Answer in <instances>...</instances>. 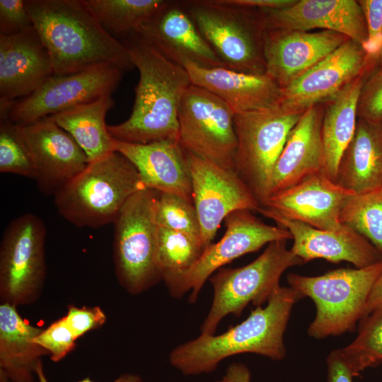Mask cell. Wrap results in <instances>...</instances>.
<instances>
[{
  "instance_id": "6da1fadb",
  "label": "cell",
  "mask_w": 382,
  "mask_h": 382,
  "mask_svg": "<svg viewBox=\"0 0 382 382\" xmlns=\"http://www.w3.org/2000/svg\"><path fill=\"white\" fill-rule=\"evenodd\" d=\"M120 40L139 72V80L129 117L108 125L110 134L116 140L129 143L179 141L178 110L192 84L187 71L135 33Z\"/></svg>"
},
{
  "instance_id": "7a4b0ae2",
  "label": "cell",
  "mask_w": 382,
  "mask_h": 382,
  "mask_svg": "<svg viewBox=\"0 0 382 382\" xmlns=\"http://www.w3.org/2000/svg\"><path fill=\"white\" fill-rule=\"evenodd\" d=\"M54 74L66 75L102 64L134 67L123 42L107 32L81 0H25Z\"/></svg>"
},
{
  "instance_id": "3957f363",
  "label": "cell",
  "mask_w": 382,
  "mask_h": 382,
  "mask_svg": "<svg viewBox=\"0 0 382 382\" xmlns=\"http://www.w3.org/2000/svg\"><path fill=\"white\" fill-rule=\"evenodd\" d=\"M303 298L294 289L279 286L265 307H256L239 324L217 335L201 333L175 347L169 354V363L190 376L209 374L224 359L239 354L282 360L286 354L284 335L292 308Z\"/></svg>"
},
{
  "instance_id": "277c9868",
  "label": "cell",
  "mask_w": 382,
  "mask_h": 382,
  "mask_svg": "<svg viewBox=\"0 0 382 382\" xmlns=\"http://www.w3.org/2000/svg\"><path fill=\"white\" fill-rule=\"evenodd\" d=\"M148 188L135 166L113 151L87 166L54 196L59 214L79 228L113 223L126 202Z\"/></svg>"
},
{
  "instance_id": "5b68a950",
  "label": "cell",
  "mask_w": 382,
  "mask_h": 382,
  "mask_svg": "<svg viewBox=\"0 0 382 382\" xmlns=\"http://www.w3.org/2000/svg\"><path fill=\"white\" fill-rule=\"evenodd\" d=\"M382 273V261L363 268H341L315 277L290 273L289 286L315 303L308 335L324 339L352 331L366 317L372 288Z\"/></svg>"
},
{
  "instance_id": "8992f818",
  "label": "cell",
  "mask_w": 382,
  "mask_h": 382,
  "mask_svg": "<svg viewBox=\"0 0 382 382\" xmlns=\"http://www.w3.org/2000/svg\"><path fill=\"white\" fill-rule=\"evenodd\" d=\"M158 195L151 188L134 194L113 222L115 275L132 295L140 294L161 280L157 257Z\"/></svg>"
},
{
  "instance_id": "52a82bcc",
  "label": "cell",
  "mask_w": 382,
  "mask_h": 382,
  "mask_svg": "<svg viewBox=\"0 0 382 382\" xmlns=\"http://www.w3.org/2000/svg\"><path fill=\"white\" fill-rule=\"evenodd\" d=\"M183 4L226 69L265 74V28L260 10L228 4L223 0H192Z\"/></svg>"
},
{
  "instance_id": "ba28073f",
  "label": "cell",
  "mask_w": 382,
  "mask_h": 382,
  "mask_svg": "<svg viewBox=\"0 0 382 382\" xmlns=\"http://www.w3.org/2000/svg\"><path fill=\"white\" fill-rule=\"evenodd\" d=\"M286 241L271 242L252 262L238 268H220L209 277L213 299L200 326L202 334H215L222 319L229 314L239 316L250 303L262 306L280 286L285 270L304 263L287 248Z\"/></svg>"
},
{
  "instance_id": "9c48e42d",
  "label": "cell",
  "mask_w": 382,
  "mask_h": 382,
  "mask_svg": "<svg viewBox=\"0 0 382 382\" xmlns=\"http://www.w3.org/2000/svg\"><path fill=\"white\" fill-rule=\"evenodd\" d=\"M305 111L280 106L234 115L237 137L234 171L261 207L269 197L272 171L288 136Z\"/></svg>"
},
{
  "instance_id": "30bf717a",
  "label": "cell",
  "mask_w": 382,
  "mask_h": 382,
  "mask_svg": "<svg viewBox=\"0 0 382 382\" xmlns=\"http://www.w3.org/2000/svg\"><path fill=\"white\" fill-rule=\"evenodd\" d=\"M43 221L32 213L13 219L0 245V301L15 306L36 302L46 278Z\"/></svg>"
},
{
  "instance_id": "8fae6325",
  "label": "cell",
  "mask_w": 382,
  "mask_h": 382,
  "mask_svg": "<svg viewBox=\"0 0 382 382\" xmlns=\"http://www.w3.org/2000/svg\"><path fill=\"white\" fill-rule=\"evenodd\" d=\"M235 113L220 98L191 84L178 110L179 142L188 153L234 170Z\"/></svg>"
},
{
  "instance_id": "7c38bea8",
  "label": "cell",
  "mask_w": 382,
  "mask_h": 382,
  "mask_svg": "<svg viewBox=\"0 0 382 382\" xmlns=\"http://www.w3.org/2000/svg\"><path fill=\"white\" fill-rule=\"evenodd\" d=\"M123 71L102 64L84 71L49 77L30 95L13 101H0V115L25 126L70 108L112 94Z\"/></svg>"
},
{
  "instance_id": "4fadbf2b",
  "label": "cell",
  "mask_w": 382,
  "mask_h": 382,
  "mask_svg": "<svg viewBox=\"0 0 382 382\" xmlns=\"http://www.w3.org/2000/svg\"><path fill=\"white\" fill-rule=\"evenodd\" d=\"M251 212L238 210L225 218L224 235L219 242L209 245L182 277L175 298L180 299L190 291L189 301L195 303L205 282L224 265L271 242L292 239L287 229L267 225Z\"/></svg>"
},
{
  "instance_id": "5bb4252c",
  "label": "cell",
  "mask_w": 382,
  "mask_h": 382,
  "mask_svg": "<svg viewBox=\"0 0 382 382\" xmlns=\"http://www.w3.org/2000/svg\"><path fill=\"white\" fill-rule=\"evenodd\" d=\"M187 154L193 202L205 250L228 214L244 209L258 212L261 205L234 170L225 169L188 152Z\"/></svg>"
},
{
  "instance_id": "9a60e30c",
  "label": "cell",
  "mask_w": 382,
  "mask_h": 382,
  "mask_svg": "<svg viewBox=\"0 0 382 382\" xmlns=\"http://www.w3.org/2000/svg\"><path fill=\"white\" fill-rule=\"evenodd\" d=\"M371 72L363 47L349 39L282 88L279 106L291 111H305L330 101L356 78Z\"/></svg>"
},
{
  "instance_id": "2e32d148",
  "label": "cell",
  "mask_w": 382,
  "mask_h": 382,
  "mask_svg": "<svg viewBox=\"0 0 382 382\" xmlns=\"http://www.w3.org/2000/svg\"><path fill=\"white\" fill-rule=\"evenodd\" d=\"M30 149L38 189L54 196L88 164L83 150L51 117L21 126Z\"/></svg>"
},
{
  "instance_id": "e0dca14e",
  "label": "cell",
  "mask_w": 382,
  "mask_h": 382,
  "mask_svg": "<svg viewBox=\"0 0 382 382\" xmlns=\"http://www.w3.org/2000/svg\"><path fill=\"white\" fill-rule=\"evenodd\" d=\"M258 212L290 232L294 241L290 249L304 263L324 259L334 263L346 261L363 268L382 261L375 247L345 224L335 230H322L284 218L266 207Z\"/></svg>"
},
{
  "instance_id": "ac0fdd59",
  "label": "cell",
  "mask_w": 382,
  "mask_h": 382,
  "mask_svg": "<svg viewBox=\"0 0 382 382\" xmlns=\"http://www.w3.org/2000/svg\"><path fill=\"white\" fill-rule=\"evenodd\" d=\"M349 40L342 34L319 31L265 30V74L283 88Z\"/></svg>"
},
{
  "instance_id": "d6986e66",
  "label": "cell",
  "mask_w": 382,
  "mask_h": 382,
  "mask_svg": "<svg viewBox=\"0 0 382 382\" xmlns=\"http://www.w3.org/2000/svg\"><path fill=\"white\" fill-rule=\"evenodd\" d=\"M133 33L181 66L191 62L205 68H226L202 37L183 1H168L149 21Z\"/></svg>"
},
{
  "instance_id": "ffe728a7",
  "label": "cell",
  "mask_w": 382,
  "mask_h": 382,
  "mask_svg": "<svg viewBox=\"0 0 382 382\" xmlns=\"http://www.w3.org/2000/svg\"><path fill=\"white\" fill-rule=\"evenodd\" d=\"M260 11L265 30H330L362 47L367 40L366 23L358 1L297 0L287 8Z\"/></svg>"
},
{
  "instance_id": "44dd1931",
  "label": "cell",
  "mask_w": 382,
  "mask_h": 382,
  "mask_svg": "<svg viewBox=\"0 0 382 382\" xmlns=\"http://www.w3.org/2000/svg\"><path fill=\"white\" fill-rule=\"evenodd\" d=\"M353 194L322 171L272 195L262 207L318 229L335 230L342 226L340 212Z\"/></svg>"
},
{
  "instance_id": "7402d4cb",
  "label": "cell",
  "mask_w": 382,
  "mask_h": 382,
  "mask_svg": "<svg viewBox=\"0 0 382 382\" xmlns=\"http://www.w3.org/2000/svg\"><path fill=\"white\" fill-rule=\"evenodd\" d=\"M53 74L49 53L35 27L0 35V101L30 95Z\"/></svg>"
},
{
  "instance_id": "603a6c76",
  "label": "cell",
  "mask_w": 382,
  "mask_h": 382,
  "mask_svg": "<svg viewBox=\"0 0 382 382\" xmlns=\"http://www.w3.org/2000/svg\"><path fill=\"white\" fill-rule=\"evenodd\" d=\"M115 149L135 166L148 188L193 202L187 154L179 141L137 144L115 139Z\"/></svg>"
},
{
  "instance_id": "cb8c5ba5",
  "label": "cell",
  "mask_w": 382,
  "mask_h": 382,
  "mask_svg": "<svg viewBox=\"0 0 382 382\" xmlns=\"http://www.w3.org/2000/svg\"><path fill=\"white\" fill-rule=\"evenodd\" d=\"M192 84L204 88L224 100L235 114L264 111L280 105L282 88L265 74L236 71L224 67L205 68L186 62Z\"/></svg>"
},
{
  "instance_id": "d4e9b609",
  "label": "cell",
  "mask_w": 382,
  "mask_h": 382,
  "mask_svg": "<svg viewBox=\"0 0 382 382\" xmlns=\"http://www.w3.org/2000/svg\"><path fill=\"white\" fill-rule=\"evenodd\" d=\"M323 110L320 105L308 108L290 132L272 171L269 197L324 172Z\"/></svg>"
},
{
  "instance_id": "484cf974",
  "label": "cell",
  "mask_w": 382,
  "mask_h": 382,
  "mask_svg": "<svg viewBox=\"0 0 382 382\" xmlns=\"http://www.w3.org/2000/svg\"><path fill=\"white\" fill-rule=\"evenodd\" d=\"M16 308L0 303V382H35L42 357L50 354L33 342L42 329L24 320Z\"/></svg>"
},
{
  "instance_id": "4316f807",
  "label": "cell",
  "mask_w": 382,
  "mask_h": 382,
  "mask_svg": "<svg viewBox=\"0 0 382 382\" xmlns=\"http://www.w3.org/2000/svg\"><path fill=\"white\" fill-rule=\"evenodd\" d=\"M336 183L355 194L382 187V121L358 118L341 158Z\"/></svg>"
},
{
  "instance_id": "83f0119b",
  "label": "cell",
  "mask_w": 382,
  "mask_h": 382,
  "mask_svg": "<svg viewBox=\"0 0 382 382\" xmlns=\"http://www.w3.org/2000/svg\"><path fill=\"white\" fill-rule=\"evenodd\" d=\"M364 73L348 83L323 110L322 139L325 155L324 172L336 183L342 155L351 141L357 124V105Z\"/></svg>"
},
{
  "instance_id": "f1b7e54d",
  "label": "cell",
  "mask_w": 382,
  "mask_h": 382,
  "mask_svg": "<svg viewBox=\"0 0 382 382\" xmlns=\"http://www.w3.org/2000/svg\"><path fill=\"white\" fill-rule=\"evenodd\" d=\"M114 105L112 94L87 103L70 108L51 115L83 150L88 163L115 151V139L105 123L108 111Z\"/></svg>"
},
{
  "instance_id": "f546056e",
  "label": "cell",
  "mask_w": 382,
  "mask_h": 382,
  "mask_svg": "<svg viewBox=\"0 0 382 382\" xmlns=\"http://www.w3.org/2000/svg\"><path fill=\"white\" fill-rule=\"evenodd\" d=\"M103 28L114 37L135 32L168 2L164 0H81Z\"/></svg>"
},
{
  "instance_id": "4dcf8cb0",
  "label": "cell",
  "mask_w": 382,
  "mask_h": 382,
  "mask_svg": "<svg viewBox=\"0 0 382 382\" xmlns=\"http://www.w3.org/2000/svg\"><path fill=\"white\" fill-rule=\"evenodd\" d=\"M204 250L202 243L195 238L159 226L158 264L161 280L172 296H175L182 277L193 267Z\"/></svg>"
},
{
  "instance_id": "1f68e13d",
  "label": "cell",
  "mask_w": 382,
  "mask_h": 382,
  "mask_svg": "<svg viewBox=\"0 0 382 382\" xmlns=\"http://www.w3.org/2000/svg\"><path fill=\"white\" fill-rule=\"evenodd\" d=\"M340 219L366 238L382 255V187L351 195L341 210Z\"/></svg>"
},
{
  "instance_id": "d6a6232c",
  "label": "cell",
  "mask_w": 382,
  "mask_h": 382,
  "mask_svg": "<svg viewBox=\"0 0 382 382\" xmlns=\"http://www.w3.org/2000/svg\"><path fill=\"white\" fill-rule=\"evenodd\" d=\"M341 349L356 376L382 362V308L359 322L357 336Z\"/></svg>"
},
{
  "instance_id": "836d02e7",
  "label": "cell",
  "mask_w": 382,
  "mask_h": 382,
  "mask_svg": "<svg viewBox=\"0 0 382 382\" xmlns=\"http://www.w3.org/2000/svg\"><path fill=\"white\" fill-rule=\"evenodd\" d=\"M0 172L35 179L33 158L22 128L0 115Z\"/></svg>"
},
{
  "instance_id": "e575fe53",
  "label": "cell",
  "mask_w": 382,
  "mask_h": 382,
  "mask_svg": "<svg viewBox=\"0 0 382 382\" xmlns=\"http://www.w3.org/2000/svg\"><path fill=\"white\" fill-rule=\"evenodd\" d=\"M156 220L159 226L185 233L202 243L199 222L193 202L173 194L159 192Z\"/></svg>"
},
{
  "instance_id": "d590c367",
  "label": "cell",
  "mask_w": 382,
  "mask_h": 382,
  "mask_svg": "<svg viewBox=\"0 0 382 382\" xmlns=\"http://www.w3.org/2000/svg\"><path fill=\"white\" fill-rule=\"evenodd\" d=\"M75 338L64 317L52 322L33 339V342L46 349L50 359L59 362L76 347Z\"/></svg>"
},
{
  "instance_id": "8d00e7d4",
  "label": "cell",
  "mask_w": 382,
  "mask_h": 382,
  "mask_svg": "<svg viewBox=\"0 0 382 382\" xmlns=\"http://www.w3.org/2000/svg\"><path fill=\"white\" fill-rule=\"evenodd\" d=\"M367 27V40L363 48L372 71L379 63L382 51V0H359Z\"/></svg>"
},
{
  "instance_id": "74e56055",
  "label": "cell",
  "mask_w": 382,
  "mask_h": 382,
  "mask_svg": "<svg viewBox=\"0 0 382 382\" xmlns=\"http://www.w3.org/2000/svg\"><path fill=\"white\" fill-rule=\"evenodd\" d=\"M357 117L382 121V67H377L365 79L357 105Z\"/></svg>"
},
{
  "instance_id": "f35d334b",
  "label": "cell",
  "mask_w": 382,
  "mask_h": 382,
  "mask_svg": "<svg viewBox=\"0 0 382 382\" xmlns=\"http://www.w3.org/2000/svg\"><path fill=\"white\" fill-rule=\"evenodd\" d=\"M33 27L25 1L0 0V35H16Z\"/></svg>"
},
{
  "instance_id": "ab89813d",
  "label": "cell",
  "mask_w": 382,
  "mask_h": 382,
  "mask_svg": "<svg viewBox=\"0 0 382 382\" xmlns=\"http://www.w3.org/2000/svg\"><path fill=\"white\" fill-rule=\"evenodd\" d=\"M64 318L76 340L87 332L102 327L107 319L105 312L98 306L79 308L69 305Z\"/></svg>"
},
{
  "instance_id": "60d3db41",
  "label": "cell",
  "mask_w": 382,
  "mask_h": 382,
  "mask_svg": "<svg viewBox=\"0 0 382 382\" xmlns=\"http://www.w3.org/2000/svg\"><path fill=\"white\" fill-rule=\"evenodd\" d=\"M327 382H353L357 376L347 360L342 349L332 350L327 357Z\"/></svg>"
},
{
  "instance_id": "b9f144b4",
  "label": "cell",
  "mask_w": 382,
  "mask_h": 382,
  "mask_svg": "<svg viewBox=\"0 0 382 382\" xmlns=\"http://www.w3.org/2000/svg\"><path fill=\"white\" fill-rule=\"evenodd\" d=\"M297 0H223L226 4L257 10H277L289 7Z\"/></svg>"
},
{
  "instance_id": "7bdbcfd3",
  "label": "cell",
  "mask_w": 382,
  "mask_h": 382,
  "mask_svg": "<svg viewBox=\"0 0 382 382\" xmlns=\"http://www.w3.org/2000/svg\"><path fill=\"white\" fill-rule=\"evenodd\" d=\"M250 373L242 364H233L230 366L226 374L216 382H250Z\"/></svg>"
},
{
  "instance_id": "ee69618b",
  "label": "cell",
  "mask_w": 382,
  "mask_h": 382,
  "mask_svg": "<svg viewBox=\"0 0 382 382\" xmlns=\"http://www.w3.org/2000/svg\"><path fill=\"white\" fill-rule=\"evenodd\" d=\"M36 378L38 382H49L47 378L44 369L42 361L40 362L36 369ZM78 382H95L93 381L89 377L85 378ZM112 382H143L141 378L134 374H123L113 380Z\"/></svg>"
},
{
  "instance_id": "f6af8a7d",
  "label": "cell",
  "mask_w": 382,
  "mask_h": 382,
  "mask_svg": "<svg viewBox=\"0 0 382 382\" xmlns=\"http://www.w3.org/2000/svg\"><path fill=\"white\" fill-rule=\"evenodd\" d=\"M382 308V273L376 281L369 295L366 308V316L374 311Z\"/></svg>"
},
{
  "instance_id": "bcb514c9",
  "label": "cell",
  "mask_w": 382,
  "mask_h": 382,
  "mask_svg": "<svg viewBox=\"0 0 382 382\" xmlns=\"http://www.w3.org/2000/svg\"><path fill=\"white\" fill-rule=\"evenodd\" d=\"M378 66H381L382 67V51H381V57H380V60H379V63H378V65L377 67Z\"/></svg>"
},
{
  "instance_id": "7dc6e473",
  "label": "cell",
  "mask_w": 382,
  "mask_h": 382,
  "mask_svg": "<svg viewBox=\"0 0 382 382\" xmlns=\"http://www.w3.org/2000/svg\"><path fill=\"white\" fill-rule=\"evenodd\" d=\"M35 382H38V381H37H37H35Z\"/></svg>"
}]
</instances>
